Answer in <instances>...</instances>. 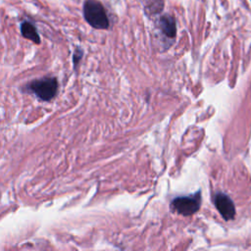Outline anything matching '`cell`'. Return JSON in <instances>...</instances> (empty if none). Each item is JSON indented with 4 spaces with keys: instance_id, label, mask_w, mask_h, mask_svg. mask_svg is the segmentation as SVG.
<instances>
[{
    "instance_id": "3",
    "label": "cell",
    "mask_w": 251,
    "mask_h": 251,
    "mask_svg": "<svg viewBox=\"0 0 251 251\" xmlns=\"http://www.w3.org/2000/svg\"><path fill=\"white\" fill-rule=\"evenodd\" d=\"M201 205V191L188 196H178L173 199L171 206L178 214L182 216H190L195 214Z\"/></svg>"
},
{
    "instance_id": "4",
    "label": "cell",
    "mask_w": 251,
    "mask_h": 251,
    "mask_svg": "<svg viewBox=\"0 0 251 251\" xmlns=\"http://www.w3.org/2000/svg\"><path fill=\"white\" fill-rule=\"evenodd\" d=\"M214 202L217 210L226 221H229L234 218L235 216L234 204L227 195L221 192L217 193L215 196Z\"/></svg>"
},
{
    "instance_id": "1",
    "label": "cell",
    "mask_w": 251,
    "mask_h": 251,
    "mask_svg": "<svg viewBox=\"0 0 251 251\" xmlns=\"http://www.w3.org/2000/svg\"><path fill=\"white\" fill-rule=\"evenodd\" d=\"M83 16L85 21L94 28L106 29L109 20L102 4L96 0H86L83 4Z\"/></svg>"
},
{
    "instance_id": "5",
    "label": "cell",
    "mask_w": 251,
    "mask_h": 251,
    "mask_svg": "<svg viewBox=\"0 0 251 251\" xmlns=\"http://www.w3.org/2000/svg\"><path fill=\"white\" fill-rule=\"evenodd\" d=\"M159 26L162 32L170 38H174L176 36V22L175 19L169 15H165L160 19Z\"/></svg>"
},
{
    "instance_id": "2",
    "label": "cell",
    "mask_w": 251,
    "mask_h": 251,
    "mask_svg": "<svg viewBox=\"0 0 251 251\" xmlns=\"http://www.w3.org/2000/svg\"><path fill=\"white\" fill-rule=\"evenodd\" d=\"M27 89L34 93L42 101L53 99L58 90V80L56 77H43L35 79L27 84Z\"/></svg>"
},
{
    "instance_id": "6",
    "label": "cell",
    "mask_w": 251,
    "mask_h": 251,
    "mask_svg": "<svg viewBox=\"0 0 251 251\" xmlns=\"http://www.w3.org/2000/svg\"><path fill=\"white\" fill-rule=\"evenodd\" d=\"M21 32H22V35H23L25 38L29 39V40H31L32 42L36 43V44H39V43H40L39 34L37 33V30H36V28L34 27V25H31L30 23H28V22H24V23L21 25Z\"/></svg>"
},
{
    "instance_id": "7",
    "label": "cell",
    "mask_w": 251,
    "mask_h": 251,
    "mask_svg": "<svg viewBox=\"0 0 251 251\" xmlns=\"http://www.w3.org/2000/svg\"><path fill=\"white\" fill-rule=\"evenodd\" d=\"M82 55H83V52H82V50H81L80 48H77V49L75 51L74 56H73V62H74L75 67V66H76V64L80 61V59H81Z\"/></svg>"
}]
</instances>
